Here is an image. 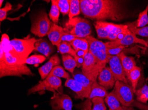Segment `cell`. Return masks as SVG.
<instances>
[{
  "label": "cell",
  "mask_w": 148,
  "mask_h": 110,
  "mask_svg": "<svg viewBox=\"0 0 148 110\" xmlns=\"http://www.w3.org/2000/svg\"><path fill=\"white\" fill-rule=\"evenodd\" d=\"M123 1L119 0H80L81 12L97 21H120L127 17Z\"/></svg>",
  "instance_id": "1"
},
{
  "label": "cell",
  "mask_w": 148,
  "mask_h": 110,
  "mask_svg": "<svg viewBox=\"0 0 148 110\" xmlns=\"http://www.w3.org/2000/svg\"><path fill=\"white\" fill-rule=\"evenodd\" d=\"M24 61L12 57L4 52L1 46L0 52V78L7 76L22 77L23 75L33 76L34 74Z\"/></svg>",
  "instance_id": "2"
},
{
  "label": "cell",
  "mask_w": 148,
  "mask_h": 110,
  "mask_svg": "<svg viewBox=\"0 0 148 110\" xmlns=\"http://www.w3.org/2000/svg\"><path fill=\"white\" fill-rule=\"evenodd\" d=\"M89 45V51L95 58L101 70L106 67L108 63L111 56L107 54L105 43L95 38L92 36H89L85 38Z\"/></svg>",
  "instance_id": "3"
},
{
  "label": "cell",
  "mask_w": 148,
  "mask_h": 110,
  "mask_svg": "<svg viewBox=\"0 0 148 110\" xmlns=\"http://www.w3.org/2000/svg\"><path fill=\"white\" fill-rule=\"evenodd\" d=\"M51 23L45 11L37 13L32 20L31 32L40 38L48 35Z\"/></svg>",
  "instance_id": "4"
},
{
  "label": "cell",
  "mask_w": 148,
  "mask_h": 110,
  "mask_svg": "<svg viewBox=\"0 0 148 110\" xmlns=\"http://www.w3.org/2000/svg\"><path fill=\"white\" fill-rule=\"evenodd\" d=\"M38 39L30 38H14L10 40V44L14 49L21 58L26 60L29 55L35 50V44Z\"/></svg>",
  "instance_id": "5"
},
{
  "label": "cell",
  "mask_w": 148,
  "mask_h": 110,
  "mask_svg": "<svg viewBox=\"0 0 148 110\" xmlns=\"http://www.w3.org/2000/svg\"><path fill=\"white\" fill-rule=\"evenodd\" d=\"M114 90L122 105L133 107L135 101L132 87L123 82L116 81Z\"/></svg>",
  "instance_id": "6"
},
{
  "label": "cell",
  "mask_w": 148,
  "mask_h": 110,
  "mask_svg": "<svg viewBox=\"0 0 148 110\" xmlns=\"http://www.w3.org/2000/svg\"><path fill=\"white\" fill-rule=\"evenodd\" d=\"M61 86L62 81L60 78L55 76L48 77L45 80L40 82L37 85L29 89L28 95L45 91H49L53 93L56 92H63L61 89Z\"/></svg>",
  "instance_id": "7"
},
{
  "label": "cell",
  "mask_w": 148,
  "mask_h": 110,
  "mask_svg": "<svg viewBox=\"0 0 148 110\" xmlns=\"http://www.w3.org/2000/svg\"><path fill=\"white\" fill-rule=\"evenodd\" d=\"M66 26L72 27L69 34L78 38H85L90 36L92 30L89 22L81 17H74L69 20Z\"/></svg>",
  "instance_id": "8"
},
{
  "label": "cell",
  "mask_w": 148,
  "mask_h": 110,
  "mask_svg": "<svg viewBox=\"0 0 148 110\" xmlns=\"http://www.w3.org/2000/svg\"><path fill=\"white\" fill-rule=\"evenodd\" d=\"M101 71L97 60L89 51L84 57V62L82 67L83 73L94 82L97 81L98 75Z\"/></svg>",
  "instance_id": "9"
},
{
  "label": "cell",
  "mask_w": 148,
  "mask_h": 110,
  "mask_svg": "<svg viewBox=\"0 0 148 110\" xmlns=\"http://www.w3.org/2000/svg\"><path fill=\"white\" fill-rule=\"evenodd\" d=\"M50 105L51 110H72L73 104L69 96L63 92H56L51 98Z\"/></svg>",
  "instance_id": "10"
},
{
  "label": "cell",
  "mask_w": 148,
  "mask_h": 110,
  "mask_svg": "<svg viewBox=\"0 0 148 110\" xmlns=\"http://www.w3.org/2000/svg\"><path fill=\"white\" fill-rule=\"evenodd\" d=\"M138 43L146 47L148 46V43L146 41L137 38L135 34L132 33L130 30L127 32L124 37L121 39L116 40L114 41L105 43L107 48H115L121 45L127 46L133 44Z\"/></svg>",
  "instance_id": "11"
},
{
  "label": "cell",
  "mask_w": 148,
  "mask_h": 110,
  "mask_svg": "<svg viewBox=\"0 0 148 110\" xmlns=\"http://www.w3.org/2000/svg\"><path fill=\"white\" fill-rule=\"evenodd\" d=\"M110 68L116 81H121L128 84L123 68L118 56H111L108 62Z\"/></svg>",
  "instance_id": "12"
},
{
  "label": "cell",
  "mask_w": 148,
  "mask_h": 110,
  "mask_svg": "<svg viewBox=\"0 0 148 110\" xmlns=\"http://www.w3.org/2000/svg\"><path fill=\"white\" fill-rule=\"evenodd\" d=\"M98 82L106 90L111 89L114 86L116 80L110 67H105L99 74Z\"/></svg>",
  "instance_id": "13"
},
{
  "label": "cell",
  "mask_w": 148,
  "mask_h": 110,
  "mask_svg": "<svg viewBox=\"0 0 148 110\" xmlns=\"http://www.w3.org/2000/svg\"><path fill=\"white\" fill-rule=\"evenodd\" d=\"M64 32L63 27L51 23V27L48 33V36L51 43L53 45L56 46L58 49L62 43L61 38Z\"/></svg>",
  "instance_id": "14"
},
{
  "label": "cell",
  "mask_w": 148,
  "mask_h": 110,
  "mask_svg": "<svg viewBox=\"0 0 148 110\" xmlns=\"http://www.w3.org/2000/svg\"><path fill=\"white\" fill-rule=\"evenodd\" d=\"M60 64V59L58 55H53L46 63L38 69V72L41 77V80H45L48 77L52 69Z\"/></svg>",
  "instance_id": "15"
},
{
  "label": "cell",
  "mask_w": 148,
  "mask_h": 110,
  "mask_svg": "<svg viewBox=\"0 0 148 110\" xmlns=\"http://www.w3.org/2000/svg\"><path fill=\"white\" fill-rule=\"evenodd\" d=\"M65 86L70 88L76 93L77 99L83 100L89 97V95L87 94L82 85L73 78H70L67 79L65 83Z\"/></svg>",
  "instance_id": "16"
},
{
  "label": "cell",
  "mask_w": 148,
  "mask_h": 110,
  "mask_svg": "<svg viewBox=\"0 0 148 110\" xmlns=\"http://www.w3.org/2000/svg\"><path fill=\"white\" fill-rule=\"evenodd\" d=\"M51 43L46 39H38L35 44V51L39 52L46 57H49L55 51V48Z\"/></svg>",
  "instance_id": "17"
},
{
  "label": "cell",
  "mask_w": 148,
  "mask_h": 110,
  "mask_svg": "<svg viewBox=\"0 0 148 110\" xmlns=\"http://www.w3.org/2000/svg\"><path fill=\"white\" fill-rule=\"evenodd\" d=\"M61 54H69L75 58L77 63V67H82L84 62V58L79 57L76 53V52L72 48L70 43L66 42H62L60 48L58 49Z\"/></svg>",
  "instance_id": "18"
},
{
  "label": "cell",
  "mask_w": 148,
  "mask_h": 110,
  "mask_svg": "<svg viewBox=\"0 0 148 110\" xmlns=\"http://www.w3.org/2000/svg\"><path fill=\"white\" fill-rule=\"evenodd\" d=\"M94 25L98 34V38L99 39H108L113 24L101 21H97L95 22Z\"/></svg>",
  "instance_id": "19"
},
{
  "label": "cell",
  "mask_w": 148,
  "mask_h": 110,
  "mask_svg": "<svg viewBox=\"0 0 148 110\" xmlns=\"http://www.w3.org/2000/svg\"><path fill=\"white\" fill-rule=\"evenodd\" d=\"M73 79L79 82L84 88L87 94L90 95L91 91L93 82L87 78L84 74L82 71L79 70H75L72 74Z\"/></svg>",
  "instance_id": "20"
},
{
  "label": "cell",
  "mask_w": 148,
  "mask_h": 110,
  "mask_svg": "<svg viewBox=\"0 0 148 110\" xmlns=\"http://www.w3.org/2000/svg\"><path fill=\"white\" fill-rule=\"evenodd\" d=\"M118 56L120 59L125 76L127 78L130 72L137 66L135 59L133 57L126 56L123 52Z\"/></svg>",
  "instance_id": "21"
},
{
  "label": "cell",
  "mask_w": 148,
  "mask_h": 110,
  "mask_svg": "<svg viewBox=\"0 0 148 110\" xmlns=\"http://www.w3.org/2000/svg\"><path fill=\"white\" fill-rule=\"evenodd\" d=\"M105 101L108 106L109 110H117L122 106L114 90L106 96Z\"/></svg>",
  "instance_id": "22"
},
{
  "label": "cell",
  "mask_w": 148,
  "mask_h": 110,
  "mask_svg": "<svg viewBox=\"0 0 148 110\" xmlns=\"http://www.w3.org/2000/svg\"><path fill=\"white\" fill-rule=\"evenodd\" d=\"M141 75V69L140 67L136 66L130 72L127 77V80L131 82V87L133 88L134 93H135L138 85V82Z\"/></svg>",
  "instance_id": "23"
},
{
  "label": "cell",
  "mask_w": 148,
  "mask_h": 110,
  "mask_svg": "<svg viewBox=\"0 0 148 110\" xmlns=\"http://www.w3.org/2000/svg\"><path fill=\"white\" fill-rule=\"evenodd\" d=\"M107 90L103 87L100 86L97 82V81L93 82L92 84L91 91L90 94V98L93 99L94 97H100L104 98L108 95Z\"/></svg>",
  "instance_id": "24"
},
{
  "label": "cell",
  "mask_w": 148,
  "mask_h": 110,
  "mask_svg": "<svg viewBox=\"0 0 148 110\" xmlns=\"http://www.w3.org/2000/svg\"><path fill=\"white\" fill-rule=\"evenodd\" d=\"M128 29V27L127 25L116 24H113V26L110 33L108 39L111 41L116 40L119 34L125 32Z\"/></svg>",
  "instance_id": "25"
},
{
  "label": "cell",
  "mask_w": 148,
  "mask_h": 110,
  "mask_svg": "<svg viewBox=\"0 0 148 110\" xmlns=\"http://www.w3.org/2000/svg\"><path fill=\"white\" fill-rule=\"evenodd\" d=\"M62 60L64 68L73 73L76 67H77V63L76 60L70 55H62Z\"/></svg>",
  "instance_id": "26"
},
{
  "label": "cell",
  "mask_w": 148,
  "mask_h": 110,
  "mask_svg": "<svg viewBox=\"0 0 148 110\" xmlns=\"http://www.w3.org/2000/svg\"><path fill=\"white\" fill-rule=\"evenodd\" d=\"M72 48L75 51L81 50L87 53L89 52V43L85 38H78L70 43Z\"/></svg>",
  "instance_id": "27"
},
{
  "label": "cell",
  "mask_w": 148,
  "mask_h": 110,
  "mask_svg": "<svg viewBox=\"0 0 148 110\" xmlns=\"http://www.w3.org/2000/svg\"><path fill=\"white\" fill-rule=\"evenodd\" d=\"M137 101L142 104H147L148 101V86L145 85L142 88L136 89L135 92Z\"/></svg>",
  "instance_id": "28"
},
{
  "label": "cell",
  "mask_w": 148,
  "mask_h": 110,
  "mask_svg": "<svg viewBox=\"0 0 148 110\" xmlns=\"http://www.w3.org/2000/svg\"><path fill=\"white\" fill-rule=\"evenodd\" d=\"M51 1V5L49 13V16L50 19L52 20L53 23L57 25L59 22L60 15V10L57 6L56 0H52Z\"/></svg>",
  "instance_id": "29"
},
{
  "label": "cell",
  "mask_w": 148,
  "mask_h": 110,
  "mask_svg": "<svg viewBox=\"0 0 148 110\" xmlns=\"http://www.w3.org/2000/svg\"><path fill=\"white\" fill-rule=\"evenodd\" d=\"M55 76L57 77L67 79L71 78L69 74L65 71L62 66L60 65L56 66L52 69L48 77Z\"/></svg>",
  "instance_id": "30"
},
{
  "label": "cell",
  "mask_w": 148,
  "mask_h": 110,
  "mask_svg": "<svg viewBox=\"0 0 148 110\" xmlns=\"http://www.w3.org/2000/svg\"><path fill=\"white\" fill-rule=\"evenodd\" d=\"M129 30L135 35H139L144 37H148V26L141 28H138L132 23L126 24Z\"/></svg>",
  "instance_id": "31"
},
{
  "label": "cell",
  "mask_w": 148,
  "mask_h": 110,
  "mask_svg": "<svg viewBox=\"0 0 148 110\" xmlns=\"http://www.w3.org/2000/svg\"><path fill=\"white\" fill-rule=\"evenodd\" d=\"M80 12L79 0H71L70 9L69 15V20L79 15Z\"/></svg>",
  "instance_id": "32"
},
{
  "label": "cell",
  "mask_w": 148,
  "mask_h": 110,
  "mask_svg": "<svg viewBox=\"0 0 148 110\" xmlns=\"http://www.w3.org/2000/svg\"><path fill=\"white\" fill-rule=\"evenodd\" d=\"M148 4L145 9L140 12L139 15L135 26L138 28L145 26L148 24Z\"/></svg>",
  "instance_id": "33"
},
{
  "label": "cell",
  "mask_w": 148,
  "mask_h": 110,
  "mask_svg": "<svg viewBox=\"0 0 148 110\" xmlns=\"http://www.w3.org/2000/svg\"><path fill=\"white\" fill-rule=\"evenodd\" d=\"M57 6L64 16L69 15L70 9L71 0H56Z\"/></svg>",
  "instance_id": "34"
},
{
  "label": "cell",
  "mask_w": 148,
  "mask_h": 110,
  "mask_svg": "<svg viewBox=\"0 0 148 110\" xmlns=\"http://www.w3.org/2000/svg\"><path fill=\"white\" fill-rule=\"evenodd\" d=\"M46 59V57L43 55H35L29 57L26 60V64L36 65L42 63Z\"/></svg>",
  "instance_id": "35"
},
{
  "label": "cell",
  "mask_w": 148,
  "mask_h": 110,
  "mask_svg": "<svg viewBox=\"0 0 148 110\" xmlns=\"http://www.w3.org/2000/svg\"><path fill=\"white\" fill-rule=\"evenodd\" d=\"M92 102L93 103L92 110H106L104 98L100 97H94L92 99Z\"/></svg>",
  "instance_id": "36"
},
{
  "label": "cell",
  "mask_w": 148,
  "mask_h": 110,
  "mask_svg": "<svg viewBox=\"0 0 148 110\" xmlns=\"http://www.w3.org/2000/svg\"><path fill=\"white\" fill-rule=\"evenodd\" d=\"M12 9V5L7 2L6 3L4 8H1L0 9V21H3L6 19L7 12L10 11Z\"/></svg>",
  "instance_id": "37"
},
{
  "label": "cell",
  "mask_w": 148,
  "mask_h": 110,
  "mask_svg": "<svg viewBox=\"0 0 148 110\" xmlns=\"http://www.w3.org/2000/svg\"><path fill=\"white\" fill-rule=\"evenodd\" d=\"M125 47V46L121 45L115 48H107L106 52L107 54L110 56H118L122 53V51L123 50Z\"/></svg>",
  "instance_id": "38"
},
{
  "label": "cell",
  "mask_w": 148,
  "mask_h": 110,
  "mask_svg": "<svg viewBox=\"0 0 148 110\" xmlns=\"http://www.w3.org/2000/svg\"><path fill=\"white\" fill-rule=\"evenodd\" d=\"M77 38H78V37H76V36L72 35L69 33L64 32V34H63V36H62L61 40H62V42H68V43H70L74 40H75Z\"/></svg>",
  "instance_id": "39"
},
{
  "label": "cell",
  "mask_w": 148,
  "mask_h": 110,
  "mask_svg": "<svg viewBox=\"0 0 148 110\" xmlns=\"http://www.w3.org/2000/svg\"><path fill=\"white\" fill-rule=\"evenodd\" d=\"M136 107L140 110H148V105L142 104L137 101H135L133 104V107Z\"/></svg>",
  "instance_id": "40"
},
{
  "label": "cell",
  "mask_w": 148,
  "mask_h": 110,
  "mask_svg": "<svg viewBox=\"0 0 148 110\" xmlns=\"http://www.w3.org/2000/svg\"><path fill=\"white\" fill-rule=\"evenodd\" d=\"M75 52H76V54L79 57L83 58H84L86 54V53L84 51L81 50H77V51H75Z\"/></svg>",
  "instance_id": "41"
},
{
  "label": "cell",
  "mask_w": 148,
  "mask_h": 110,
  "mask_svg": "<svg viewBox=\"0 0 148 110\" xmlns=\"http://www.w3.org/2000/svg\"><path fill=\"white\" fill-rule=\"evenodd\" d=\"M117 110H134V109L132 107L125 106L122 105Z\"/></svg>",
  "instance_id": "42"
},
{
  "label": "cell",
  "mask_w": 148,
  "mask_h": 110,
  "mask_svg": "<svg viewBox=\"0 0 148 110\" xmlns=\"http://www.w3.org/2000/svg\"><path fill=\"white\" fill-rule=\"evenodd\" d=\"M3 1H4L3 0H1V1H0V7H1V6H2V3H3Z\"/></svg>",
  "instance_id": "43"
}]
</instances>
